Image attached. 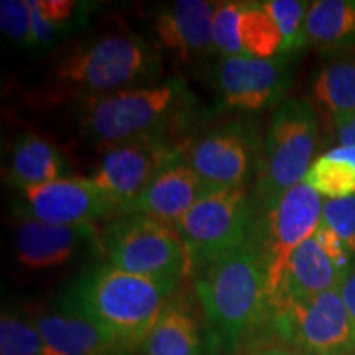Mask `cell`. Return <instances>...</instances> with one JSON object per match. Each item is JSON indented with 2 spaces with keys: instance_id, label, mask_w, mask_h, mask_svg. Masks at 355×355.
Segmentation results:
<instances>
[{
  "instance_id": "cell-1",
  "label": "cell",
  "mask_w": 355,
  "mask_h": 355,
  "mask_svg": "<svg viewBox=\"0 0 355 355\" xmlns=\"http://www.w3.org/2000/svg\"><path fill=\"white\" fill-rule=\"evenodd\" d=\"M180 285L122 272L104 261L71 283L60 308L87 319L133 354Z\"/></svg>"
},
{
  "instance_id": "cell-29",
  "label": "cell",
  "mask_w": 355,
  "mask_h": 355,
  "mask_svg": "<svg viewBox=\"0 0 355 355\" xmlns=\"http://www.w3.org/2000/svg\"><path fill=\"white\" fill-rule=\"evenodd\" d=\"M322 222L339 235L355 260V194L322 202Z\"/></svg>"
},
{
  "instance_id": "cell-16",
  "label": "cell",
  "mask_w": 355,
  "mask_h": 355,
  "mask_svg": "<svg viewBox=\"0 0 355 355\" xmlns=\"http://www.w3.org/2000/svg\"><path fill=\"white\" fill-rule=\"evenodd\" d=\"M217 3L207 0H176L163 6L153 19L155 46L183 63L216 53L212 26Z\"/></svg>"
},
{
  "instance_id": "cell-9",
  "label": "cell",
  "mask_w": 355,
  "mask_h": 355,
  "mask_svg": "<svg viewBox=\"0 0 355 355\" xmlns=\"http://www.w3.org/2000/svg\"><path fill=\"white\" fill-rule=\"evenodd\" d=\"M266 318L279 339L306 355H355V321L339 290L273 306Z\"/></svg>"
},
{
  "instance_id": "cell-12",
  "label": "cell",
  "mask_w": 355,
  "mask_h": 355,
  "mask_svg": "<svg viewBox=\"0 0 355 355\" xmlns=\"http://www.w3.org/2000/svg\"><path fill=\"white\" fill-rule=\"evenodd\" d=\"M220 107L257 114L279 105L291 87V56H220L212 68Z\"/></svg>"
},
{
  "instance_id": "cell-17",
  "label": "cell",
  "mask_w": 355,
  "mask_h": 355,
  "mask_svg": "<svg viewBox=\"0 0 355 355\" xmlns=\"http://www.w3.org/2000/svg\"><path fill=\"white\" fill-rule=\"evenodd\" d=\"M96 225H56L35 219H19L15 254L26 268H55L73 259L86 243H96Z\"/></svg>"
},
{
  "instance_id": "cell-34",
  "label": "cell",
  "mask_w": 355,
  "mask_h": 355,
  "mask_svg": "<svg viewBox=\"0 0 355 355\" xmlns=\"http://www.w3.org/2000/svg\"><path fill=\"white\" fill-rule=\"evenodd\" d=\"M257 355H306L303 352H298V350H291V349H283V347H270L261 350L260 354Z\"/></svg>"
},
{
  "instance_id": "cell-10",
  "label": "cell",
  "mask_w": 355,
  "mask_h": 355,
  "mask_svg": "<svg viewBox=\"0 0 355 355\" xmlns=\"http://www.w3.org/2000/svg\"><path fill=\"white\" fill-rule=\"evenodd\" d=\"M263 141L248 119H234L188 141L184 159L212 188H247L259 175Z\"/></svg>"
},
{
  "instance_id": "cell-14",
  "label": "cell",
  "mask_w": 355,
  "mask_h": 355,
  "mask_svg": "<svg viewBox=\"0 0 355 355\" xmlns=\"http://www.w3.org/2000/svg\"><path fill=\"white\" fill-rule=\"evenodd\" d=\"M222 343L196 296L176 291L140 345V355H220Z\"/></svg>"
},
{
  "instance_id": "cell-4",
  "label": "cell",
  "mask_w": 355,
  "mask_h": 355,
  "mask_svg": "<svg viewBox=\"0 0 355 355\" xmlns=\"http://www.w3.org/2000/svg\"><path fill=\"white\" fill-rule=\"evenodd\" d=\"M159 71L162 56L155 44L139 35L110 33L61 58L51 78L61 91L84 99L150 86Z\"/></svg>"
},
{
  "instance_id": "cell-26",
  "label": "cell",
  "mask_w": 355,
  "mask_h": 355,
  "mask_svg": "<svg viewBox=\"0 0 355 355\" xmlns=\"http://www.w3.org/2000/svg\"><path fill=\"white\" fill-rule=\"evenodd\" d=\"M0 355H43V339L35 321L3 309L0 318Z\"/></svg>"
},
{
  "instance_id": "cell-18",
  "label": "cell",
  "mask_w": 355,
  "mask_h": 355,
  "mask_svg": "<svg viewBox=\"0 0 355 355\" xmlns=\"http://www.w3.org/2000/svg\"><path fill=\"white\" fill-rule=\"evenodd\" d=\"M207 188L209 186L186 162L183 153L155 176L141 196L130 204L127 212L153 217L175 227Z\"/></svg>"
},
{
  "instance_id": "cell-11",
  "label": "cell",
  "mask_w": 355,
  "mask_h": 355,
  "mask_svg": "<svg viewBox=\"0 0 355 355\" xmlns=\"http://www.w3.org/2000/svg\"><path fill=\"white\" fill-rule=\"evenodd\" d=\"M17 219H35L56 225H96L114 219L122 209L92 178L66 176L17 191L13 201Z\"/></svg>"
},
{
  "instance_id": "cell-22",
  "label": "cell",
  "mask_w": 355,
  "mask_h": 355,
  "mask_svg": "<svg viewBox=\"0 0 355 355\" xmlns=\"http://www.w3.org/2000/svg\"><path fill=\"white\" fill-rule=\"evenodd\" d=\"M66 159L50 140L24 133L12 146L6 180L17 191L66 178Z\"/></svg>"
},
{
  "instance_id": "cell-23",
  "label": "cell",
  "mask_w": 355,
  "mask_h": 355,
  "mask_svg": "<svg viewBox=\"0 0 355 355\" xmlns=\"http://www.w3.org/2000/svg\"><path fill=\"white\" fill-rule=\"evenodd\" d=\"M303 44L322 53L355 48V0L311 2L304 20Z\"/></svg>"
},
{
  "instance_id": "cell-3",
  "label": "cell",
  "mask_w": 355,
  "mask_h": 355,
  "mask_svg": "<svg viewBox=\"0 0 355 355\" xmlns=\"http://www.w3.org/2000/svg\"><path fill=\"white\" fill-rule=\"evenodd\" d=\"M193 288L224 355H235L268 314L263 266L250 243L198 268Z\"/></svg>"
},
{
  "instance_id": "cell-24",
  "label": "cell",
  "mask_w": 355,
  "mask_h": 355,
  "mask_svg": "<svg viewBox=\"0 0 355 355\" xmlns=\"http://www.w3.org/2000/svg\"><path fill=\"white\" fill-rule=\"evenodd\" d=\"M35 26V48H48L86 20V3L71 0H30Z\"/></svg>"
},
{
  "instance_id": "cell-8",
  "label": "cell",
  "mask_w": 355,
  "mask_h": 355,
  "mask_svg": "<svg viewBox=\"0 0 355 355\" xmlns=\"http://www.w3.org/2000/svg\"><path fill=\"white\" fill-rule=\"evenodd\" d=\"M255 199L247 188H212L175 225L189 261V277L201 266L248 243Z\"/></svg>"
},
{
  "instance_id": "cell-6",
  "label": "cell",
  "mask_w": 355,
  "mask_h": 355,
  "mask_svg": "<svg viewBox=\"0 0 355 355\" xmlns=\"http://www.w3.org/2000/svg\"><path fill=\"white\" fill-rule=\"evenodd\" d=\"M319 141V117L313 101L290 97L275 110L263 140L255 204L303 183Z\"/></svg>"
},
{
  "instance_id": "cell-28",
  "label": "cell",
  "mask_w": 355,
  "mask_h": 355,
  "mask_svg": "<svg viewBox=\"0 0 355 355\" xmlns=\"http://www.w3.org/2000/svg\"><path fill=\"white\" fill-rule=\"evenodd\" d=\"M0 28L15 44L35 48V26L30 0H2L0 2Z\"/></svg>"
},
{
  "instance_id": "cell-25",
  "label": "cell",
  "mask_w": 355,
  "mask_h": 355,
  "mask_svg": "<svg viewBox=\"0 0 355 355\" xmlns=\"http://www.w3.org/2000/svg\"><path fill=\"white\" fill-rule=\"evenodd\" d=\"M304 183L319 196L343 199L355 194V166L344 159L324 153L309 166Z\"/></svg>"
},
{
  "instance_id": "cell-20",
  "label": "cell",
  "mask_w": 355,
  "mask_h": 355,
  "mask_svg": "<svg viewBox=\"0 0 355 355\" xmlns=\"http://www.w3.org/2000/svg\"><path fill=\"white\" fill-rule=\"evenodd\" d=\"M35 324L43 339V355H132L87 319L61 308L42 314Z\"/></svg>"
},
{
  "instance_id": "cell-21",
  "label": "cell",
  "mask_w": 355,
  "mask_h": 355,
  "mask_svg": "<svg viewBox=\"0 0 355 355\" xmlns=\"http://www.w3.org/2000/svg\"><path fill=\"white\" fill-rule=\"evenodd\" d=\"M311 94L329 123L355 115V48L324 53L311 83Z\"/></svg>"
},
{
  "instance_id": "cell-30",
  "label": "cell",
  "mask_w": 355,
  "mask_h": 355,
  "mask_svg": "<svg viewBox=\"0 0 355 355\" xmlns=\"http://www.w3.org/2000/svg\"><path fill=\"white\" fill-rule=\"evenodd\" d=\"M313 237L314 241L319 243V247L322 248L324 254L334 261L337 268L343 270L344 273H349V270L355 265L354 257L350 255V252L347 250V247L344 245V242L340 241L339 235H337L329 225L324 224L322 219Z\"/></svg>"
},
{
  "instance_id": "cell-27",
  "label": "cell",
  "mask_w": 355,
  "mask_h": 355,
  "mask_svg": "<svg viewBox=\"0 0 355 355\" xmlns=\"http://www.w3.org/2000/svg\"><path fill=\"white\" fill-rule=\"evenodd\" d=\"M265 10L278 25L283 35V56L298 53L303 44L304 20L311 2L306 0H263Z\"/></svg>"
},
{
  "instance_id": "cell-2",
  "label": "cell",
  "mask_w": 355,
  "mask_h": 355,
  "mask_svg": "<svg viewBox=\"0 0 355 355\" xmlns=\"http://www.w3.org/2000/svg\"><path fill=\"white\" fill-rule=\"evenodd\" d=\"M194 97L183 78L84 97L76 107L78 128L86 139L109 146L140 139H175L193 122Z\"/></svg>"
},
{
  "instance_id": "cell-19",
  "label": "cell",
  "mask_w": 355,
  "mask_h": 355,
  "mask_svg": "<svg viewBox=\"0 0 355 355\" xmlns=\"http://www.w3.org/2000/svg\"><path fill=\"white\" fill-rule=\"evenodd\" d=\"M345 275L347 273L337 268L334 261L324 254L314 237H311L291 254L277 293L268 301V309L290 301L311 300L322 293L339 290Z\"/></svg>"
},
{
  "instance_id": "cell-32",
  "label": "cell",
  "mask_w": 355,
  "mask_h": 355,
  "mask_svg": "<svg viewBox=\"0 0 355 355\" xmlns=\"http://www.w3.org/2000/svg\"><path fill=\"white\" fill-rule=\"evenodd\" d=\"M339 293H340V298L344 301L345 308H347L350 316H352L355 321V265L349 270V273L345 275L343 283H340Z\"/></svg>"
},
{
  "instance_id": "cell-5",
  "label": "cell",
  "mask_w": 355,
  "mask_h": 355,
  "mask_svg": "<svg viewBox=\"0 0 355 355\" xmlns=\"http://www.w3.org/2000/svg\"><path fill=\"white\" fill-rule=\"evenodd\" d=\"M96 247L105 263L139 277L181 283L191 273L178 230L137 212H127L109 220L99 229Z\"/></svg>"
},
{
  "instance_id": "cell-31",
  "label": "cell",
  "mask_w": 355,
  "mask_h": 355,
  "mask_svg": "<svg viewBox=\"0 0 355 355\" xmlns=\"http://www.w3.org/2000/svg\"><path fill=\"white\" fill-rule=\"evenodd\" d=\"M334 133L337 145L340 146H354L355 148V115L352 117L340 119V121L329 123Z\"/></svg>"
},
{
  "instance_id": "cell-7",
  "label": "cell",
  "mask_w": 355,
  "mask_h": 355,
  "mask_svg": "<svg viewBox=\"0 0 355 355\" xmlns=\"http://www.w3.org/2000/svg\"><path fill=\"white\" fill-rule=\"evenodd\" d=\"M322 199L308 184L300 183L286 193L255 204L250 243L263 266L266 309L293 252L316 232L322 219Z\"/></svg>"
},
{
  "instance_id": "cell-33",
  "label": "cell",
  "mask_w": 355,
  "mask_h": 355,
  "mask_svg": "<svg viewBox=\"0 0 355 355\" xmlns=\"http://www.w3.org/2000/svg\"><path fill=\"white\" fill-rule=\"evenodd\" d=\"M326 155H329V157H332V158L344 159V162L352 163V165L355 166V148H354V146H340V145H336L334 148L327 150Z\"/></svg>"
},
{
  "instance_id": "cell-13",
  "label": "cell",
  "mask_w": 355,
  "mask_h": 355,
  "mask_svg": "<svg viewBox=\"0 0 355 355\" xmlns=\"http://www.w3.org/2000/svg\"><path fill=\"white\" fill-rule=\"evenodd\" d=\"M186 145L188 140L140 139L109 146L91 178L125 214L155 176L184 153Z\"/></svg>"
},
{
  "instance_id": "cell-15",
  "label": "cell",
  "mask_w": 355,
  "mask_h": 355,
  "mask_svg": "<svg viewBox=\"0 0 355 355\" xmlns=\"http://www.w3.org/2000/svg\"><path fill=\"white\" fill-rule=\"evenodd\" d=\"M220 56L272 60L283 56V35L261 2H219L212 26Z\"/></svg>"
}]
</instances>
